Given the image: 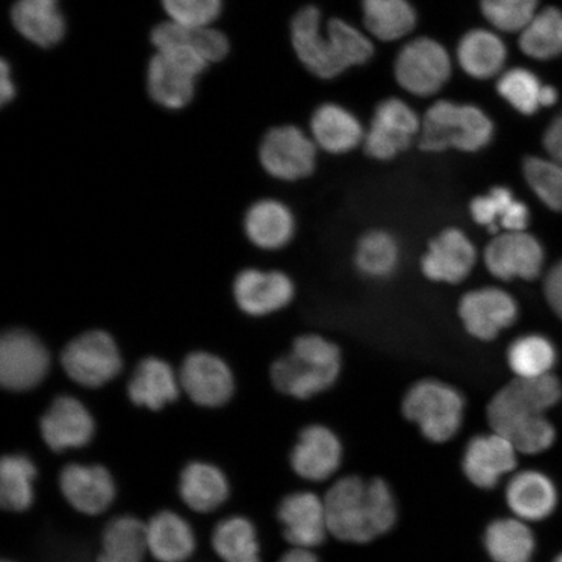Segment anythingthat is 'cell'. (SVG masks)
Instances as JSON below:
<instances>
[{
	"label": "cell",
	"instance_id": "obj_1",
	"mask_svg": "<svg viewBox=\"0 0 562 562\" xmlns=\"http://www.w3.org/2000/svg\"><path fill=\"white\" fill-rule=\"evenodd\" d=\"M325 505L329 532L348 543L372 542L391 531L397 519L395 495L381 477H342L327 492Z\"/></svg>",
	"mask_w": 562,
	"mask_h": 562
},
{
	"label": "cell",
	"instance_id": "obj_2",
	"mask_svg": "<svg viewBox=\"0 0 562 562\" xmlns=\"http://www.w3.org/2000/svg\"><path fill=\"white\" fill-rule=\"evenodd\" d=\"M562 390L552 374L516 378L491 400L488 422L517 449L536 445L550 427L544 413L559 403Z\"/></svg>",
	"mask_w": 562,
	"mask_h": 562
},
{
	"label": "cell",
	"instance_id": "obj_3",
	"mask_svg": "<svg viewBox=\"0 0 562 562\" xmlns=\"http://www.w3.org/2000/svg\"><path fill=\"white\" fill-rule=\"evenodd\" d=\"M341 371L340 349L318 335L294 340L290 353L272 363L273 386L286 396L306 400L331 389Z\"/></svg>",
	"mask_w": 562,
	"mask_h": 562
},
{
	"label": "cell",
	"instance_id": "obj_4",
	"mask_svg": "<svg viewBox=\"0 0 562 562\" xmlns=\"http://www.w3.org/2000/svg\"><path fill=\"white\" fill-rule=\"evenodd\" d=\"M494 132V123L476 105L438 101L422 119L419 147L428 153H475L491 143Z\"/></svg>",
	"mask_w": 562,
	"mask_h": 562
},
{
	"label": "cell",
	"instance_id": "obj_5",
	"mask_svg": "<svg viewBox=\"0 0 562 562\" xmlns=\"http://www.w3.org/2000/svg\"><path fill=\"white\" fill-rule=\"evenodd\" d=\"M403 412L426 439L445 442L460 431L465 400L452 385L426 379L406 392Z\"/></svg>",
	"mask_w": 562,
	"mask_h": 562
},
{
	"label": "cell",
	"instance_id": "obj_6",
	"mask_svg": "<svg viewBox=\"0 0 562 562\" xmlns=\"http://www.w3.org/2000/svg\"><path fill=\"white\" fill-rule=\"evenodd\" d=\"M209 63L181 46L157 50L147 66L146 87L151 100L167 110H181L192 102L196 79Z\"/></svg>",
	"mask_w": 562,
	"mask_h": 562
},
{
	"label": "cell",
	"instance_id": "obj_7",
	"mask_svg": "<svg viewBox=\"0 0 562 562\" xmlns=\"http://www.w3.org/2000/svg\"><path fill=\"white\" fill-rule=\"evenodd\" d=\"M60 363L70 381L94 390L121 374L123 358L114 337L102 329H91L67 344Z\"/></svg>",
	"mask_w": 562,
	"mask_h": 562
},
{
	"label": "cell",
	"instance_id": "obj_8",
	"mask_svg": "<svg viewBox=\"0 0 562 562\" xmlns=\"http://www.w3.org/2000/svg\"><path fill=\"white\" fill-rule=\"evenodd\" d=\"M452 75V61L440 42L422 37L400 50L395 60L398 86L417 97H431L446 86Z\"/></svg>",
	"mask_w": 562,
	"mask_h": 562
},
{
	"label": "cell",
	"instance_id": "obj_9",
	"mask_svg": "<svg viewBox=\"0 0 562 562\" xmlns=\"http://www.w3.org/2000/svg\"><path fill=\"white\" fill-rule=\"evenodd\" d=\"M50 353L38 336L12 328L0 340V383L11 392H26L45 381Z\"/></svg>",
	"mask_w": 562,
	"mask_h": 562
},
{
	"label": "cell",
	"instance_id": "obj_10",
	"mask_svg": "<svg viewBox=\"0 0 562 562\" xmlns=\"http://www.w3.org/2000/svg\"><path fill=\"white\" fill-rule=\"evenodd\" d=\"M316 147L299 126H276L266 133L259 146V160L272 178L297 181L314 172Z\"/></svg>",
	"mask_w": 562,
	"mask_h": 562
},
{
	"label": "cell",
	"instance_id": "obj_11",
	"mask_svg": "<svg viewBox=\"0 0 562 562\" xmlns=\"http://www.w3.org/2000/svg\"><path fill=\"white\" fill-rule=\"evenodd\" d=\"M422 121L398 98H389L378 104L374 116L364 135V151L378 160H391L409 149L414 137L419 136Z\"/></svg>",
	"mask_w": 562,
	"mask_h": 562
},
{
	"label": "cell",
	"instance_id": "obj_12",
	"mask_svg": "<svg viewBox=\"0 0 562 562\" xmlns=\"http://www.w3.org/2000/svg\"><path fill=\"white\" fill-rule=\"evenodd\" d=\"M181 391L202 407L226 405L235 393V376L228 363L209 351H193L179 370Z\"/></svg>",
	"mask_w": 562,
	"mask_h": 562
},
{
	"label": "cell",
	"instance_id": "obj_13",
	"mask_svg": "<svg viewBox=\"0 0 562 562\" xmlns=\"http://www.w3.org/2000/svg\"><path fill=\"white\" fill-rule=\"evenodd\" d=\"M41 437L53 452L87 447L93 440L95 422L79 398L56 397L40 422Z\"/></svg>",
	"mask_w": 562,
	"mask_h": 562
},
{
	"label": "cell",
	"instance_id": "obj_14",
	"mask_svg": "<svg viewBox=\"0 0 562 562\" xmlns=\"http://www.w3.org/2000/svg\"><path fill=\"white\" fill-rule=\"evenodd\" d=\"M544 252L537 238L525 231L504 232L484 250V263L497 279L532 280L542 270Z\"/></svg>",
	"mask_w": 562,
	"mask_h": 562
},
{
	"label": "cell",
	"instance_id": "obj_15",
	"mask_svg": "<svg viewBox=\"0 0 562 562\" xmlns=\"http://www.w3.org/2000/svg\"><path fill=\"white\" fill-rule=\"evenodd\" d=\"M59 488L75 510L89 517L108 512L116 497V484L108 468L69 463L59 474Z\"/></svg>",
	"mask_w": 562,
	"mask_h": 562
},
{
	"label": "cell",
	"instance_id": "obj_16",
	"mask_svg": "<svg viewBox=\"0 0 562 562\" xmlns=\"http://www.w3.org/2000/svg\"><path fill=\"white\" fill-rule=\"evenodd\" d=\"M459 313L467 331L477 340L491 341L516 322L518 307L510 294L498 288H482L465 294Z\"/></svg>",
	"mask_w": 562,
	"mask_h": 562
},
{
	"label": "cell",
	"instance_id": "obj_17",
	"mask_svg": "<svg viewBox=\"0 0 562 562\" xmlns=\"http://www.w3.org/2000/svg\"><path fill=\"white\" fill-rule=\"evenodd\" d=\"M232 291L238 308L258 318L281 311L294 296L293 281L284 272L257 269L238 272Z\"/></svg>",
	"mask_w": 562,
	"mask_h": 562
},
{
	"label": "cell",
	"instance_id": "obj_18",
	"mask_svg": "<svg viewBox=\"0 0 562 562\" xmlns=\"http://www.w3.org/2000/svg\"><path fill=\"white\" fill-rule=\"evenodd\" d=\"M278 517L293 548L312 550L325 542L328 530L325 501L312 492H294L281 501Z\"/></svg>",
	"mask_w": 562,
	"mask_h": 562
},
{
	"label": "cell",
	"instance_id": "obj_19",
	"mask_svg": "<svg viewBox=\"0 0 562 562\" xmlns=\"http://www.w3.org/2000/svg\"><path fill=\"white\" fill-rule=\"evenodd\" d=\"M517 467V449L503 435H477L463 453L462 469L474 486L491 490Z\"/></svg>",
	"mask_w": 562,
	"mask_h": 562
},
{
	"label": "cell",
	"instance_id": "obj_20",
	"mask_svg": "<svg viewBox=\"0 0 562 562\" xmlns=\"http://www.w3.org/2000/svg\"><path fill=\"white\" fill-rule=\"evenodd\" d=\"M342 446L326 426L313 425L301 431L291 453L293 472L302 480L322 482L340 468Z\"/></svg>",
	"mask_w": 562,
	"mask_h": 562
},
{
	"label": "cell",
	"instance_id": "obj_21",
	"mask_svg": "<svg viewBox=\"0 0 562 562\" xmlns=\"http://www.w3.org/2000/svg\"><path fill=\"white\" fill-rule=\"evenodd\" d=\"M476 249L462 231L449 228L435 238L422 258L425 277L441 283L459 284L472 273Z\"/></svg>",
	"mask_w": 562,
	"mask_h": 562
},
{
	"label": "cell",
	"instance_id": "obj_22",
	"mask_svg": "<svg viewBox=\"0 0 562 562\" xmlns=\"http://www.w3.org/2000/svg\"><path fill=\"white\" fill-rule=\"evenodd\" d=\"M180 393L179 372L158 357L144 358L128 383L131 402L151 412L165 409L179 398Z\"/></svg>",
	"mask_w": 562,
	"mask_h": 562
},
{
	"label": "cell",
	"instance_id": "obj_23",
	"mask_svg": "<svg viewBox=\"0 0 562 562\" xmlns=\"http://www.w3.org/2000/svg\"><path fill=\"white\" fill-rule=\"evenodd\" d=\"M11 20L25 40L42 48L60 44L67 33L59 0H16L12 5Z\"/></svg>",
	"mask_w": 562,
	"mask_h": 562
},
{
	"label": "cell",
	"instance_id": "obj_24",
	"mask_svg": "<svg viewBox=\"0 0 562 562\" xmlns=\"http://www.w3.org/2000/svg\"><path fill=\"white\" fill-rule=\"evenodd\" d=\"M226 474L213 463L193 461L182 469L179 495L187 507L200 515L220 509L229 497Z\"/></svg>",
	"mask_w": 562,
	"mask_h": 562
},
{
	"label": "cell",
	"instance_id": "obj_25",
	"mask_svg": "<svg viewBox=\"0 0 562 562\" xmlns=\"http://www.w3.org/2000/svg\"><path fill=\"white\" fill-rule=\"evenodd\" d=\"M296 223L283 202L261 200L252 203L244 217V231L252 245L262 250H279L290 244Z\"/></svg>",
	"mask_w": 562,
	"mask_h": 562
},
{
	"label": "cell",
	"instance_id": "obj_26",
	"mask_svg": "<svg viewBox=\"0 0 562 562\" xmlns=\"http://www.w3.org/2000/svg\"><path fill=\"white\" fill-rule=\"evenodd\" d=\"M147 551L158 562H186L195 551L192 526L178 513L161 510L146 524Z\"/></svg>",
	"mask_w": 562,
	"mask_h": 562
},
{
	"label": "cell",
	"instance_id": "obj_27",
	"mask_svg": "<svg viewBox=\"0 0 562 562\" xmlns=\"http://www.w3.org/2000/svg\"><path fill=\"white\" fill-rule=\"evenodd\" d=\"M311 130L315 145L329 154L355 150L367 135L357 116L336 103L322 104L314 111Z\"/></svg>",
	"mask_w": 562,
	"mask_h": 562
},
{
	"label": "cell",
	"instance_id": "obj_28",
	"mask_svg": "<svg viewBox=\"0 0 562 562\" xmlns=\"http://www.w3.org/2000/svg\"><path fill=\"white\" fill-rule=\"evenodd\" d=\"M507 503L522 521H542L557 508L558 491L550 477L543 473L525 470L513 476L508 483Z\"/></svg>",
	"mask_w": 562,
	"mask_h": 562
},
{
	"label": "cell",
	"instance_id": "obj_29",
	"mask_svg": "<svg viewBox=\"0 0 562 562\" xmlns=\"http://www.w3.org/2000/svg\"><path fill=\"white\" fill-rule=\"evenodd\" d=\"M507 58L504 41L486 30L468 32L457 46V59L463 72L476 80H488L501 75Z\"/></svg>",
	"mask_w": 562,
	"mask_h": 562
},
{
	"label": "cell",
	"instance_id": "obj_30",
	"mask_svg": "<svg viewBox=\"0 0 562 562\" xmlns=\"http://www.w3.org/2000/svg\"><path fill=\"white\" fill-rule=\"evenodd\" d=\"M150 40L156 50L172 46L186 47L201 55L209 65L223 60L229 53L227 35L210 26L192 27L166 21L154 27Z\"/></svg>",
	"mask_w": 562,
	"mask_h": 562
},
{
	"label": "cell",
	"instance_id": "obj_31",
	"mask_svg": "<svg viewBox=\"0 0 562 562\" xmlns=\"http://www.w3.org/2000/svg\"><path fill=\"white\" fill-rule=\"evenodd\" d=\"M291 31L294 52L308 72L323 80L335 79L325 52L321 11L314 5L300 10L292 20Z\"/></svg>",
	"mask_w": 562,
	"mask_h": 562
},
{
	"label": "cell",
	"instance_id": "obj_32",
	"mask_svg": "<svg viewBox=\"0 0 562 562\" xmlns=\"http://www.w3.org/2000/svg\"><path fill=\"white\" fill-rule=\"evenodd\" d=\"M470 213L475 223L491 232L525 231L530 220L529 209L504 187H496L486 195L476 196L470 203Z\"/></svg>",
	"mask_w": 562,
	"mask_h": 562
},
{
	"label": "cell",
	"instance_id": "obj_33",
	"mask_svg": "<svg viewBox=\"0 0 562 562\" xmlns=\"http://www.w3.org/2000/svg\"><path fill=\"white\" fill-rule=\"evenodd\" d=\"M147 552L146 524L121 516L105 525L97 562H143Z\"/></svg>",
	"mask_w": 562,
	"mask_h": 562
},
{
	"label": "cell",
	"instance_id": "obj_34",
	"mask_svg": "<svg viewBox=\"0 0 562 562\" xmlns=\"http://www.w3.org/2000/svg\"><path fill=\"white\" fill-rule=\"evenodd\" d=\"M488 557L495 562H529L536 538L522 519L502 518L487 526L483 538Z\"/></svg>",
	"mask_w": 562,
	"mask_h": 562
},
{
	"label": "cell",
	"instance_id": "obj_35",
	"mask_svg": "<svg viewBox=\"0 0 562 562\" xmlns=\"http://www.w3.org/2000/svg\"><path fill=\"white\" fill-rule=\"evenodd\" d=\"M364 25L375 38L402 40L417 24V13L409 0H362Z\"/></svg>",
	"mask_w": 562,
	"mask_h": 562
},
{
	"label": "cell",
	"instance_id": "obj_36",
	"mask_svg": "<svg viewBox=\"0 0 562 562\" xmlns=\"http://www.w3.org/2000/svg\"><path fill=\"white\" fill-rule=\"evenodd\" d=\"M211 544L223 562H261V547L250 519L234 516L215 526Z\"/></svg>",
	"mask_w": 562,
	"mask_h": 562
},
{
	"label": "cell",
	"instance_id": "obj_37",
	"mask_svg": "<svg viewBox=\"0 0 562 562\" xmlns=\"http://www.w3.org/2000/svg\"><path fill=\"white\" fill-rule=\"evenodd\" d=\"M37 477L30 457L7 454L0 462V505L7 512L23 513L34 502V481Z\"/></svg>",
	"mask_w": 562,
	"mask_h": 562
},
{
	"label": "cell",
	"instance_id": "obj_38",
	"mask_svg": "<svg viewBox=\"0 0 562 562\" xmlns=\"http://www.w3.org/2000/svg\"><path fill=\"white\" fill-rule=\"evenodd\" d=\"M519 48L529 58L550 60L562 53V13L548 7L524 27Z\"/></svg>",
	"mask_w": 562,
	"mask_h": 562
},
{
	"label": "cell",
	"instance_id": "obj_39",
	"mask_svg": "<svg viewBox=\"0 0 562 562\" xmlns=\"http://www.w3.org/2000/svg\"><path fill=\"white\" fill-rule=\"evenodd\" d=\"M356 266L364 277L384 279L392 276L400 261L395 238L383 231H372L357 245Z\"/></svg>",
	"mask_w": 562,
	"mask_h": 562
},
{
	"label": "cell",
	"instance_id": "obj_40",
	"mask_svg": "<svg viewBox=\"0 0 562 562\" xmlns=\"http://www.w3.org/2000/svg\"><path fill=\"white\" fill-rule=\"evenodd\" d=\"M554 358L552 344L537 335L519 337L508 350L509 367L518 378L551 374Z\"/></svg>",
	"mask_w": 562,
	"mask_h": 562
},
{
	"label": "cell",
	"instance_id": "obj_41",
	"mask_svg": "<svg viewBox=\"0 0 562 562\" xmlns=\"http://www.w3.org/2000/svg\"><path fill=\"white\" fill-rule=\"evenodd\" d=\"M326 32L333 41L336 59L344 72L350 67L367 65L374 56V46L368 35L347 21L329 20Z\"/></svg>",
	"mask_w": 562,
	"mask_h": 562
},
{
	"label": "cell",
	"instance_id": "obj_42",
	"mask_svg": "<svg viewBox=\"0 0 562 562\" xmlns=\"http://www.w3.org/2000/svg\"><path fill=\"white\" fill-rule=\"evenodd\" d=\"M542 82L536 74L525 68H513L501 76L497 81V91L513 109L527 116L537 114L542 108L540 94Z\"/></svg>",
	"mask_w": 562,
	"mask_h": 562
},
{
	"label": "cell",
	"instance_id": "obj_43",
	"mask_svg": "<svg viewBox=\"0 0 562 562\" xmlns=\"http://www.w3.org/2000/svg\"><path fill=\"white\" fill-rule=\"evenodd\" d=\"M524 175L547 207L562 211V165L554 160L529 157L524 161Z\"/></svg>",
	"mask_w": 562,
	"mask_h": 562
},
{
	"label": "cell",
	"instance_id": "obj_44",
	"mask_svg": "<svg viewBox=\"0 0 562 562\" xmlns=\"http://www.w3.org/2000/svg\"><path fill=\"white\" fill-rule=\"evenodd\" d=\"M539 0H481V10L497 31L516 33L537 15Z\"/></svg>",
	"mask_w": 562,
	"mask_h": 562
},
{
	"label": "cell",
	"instance_id": "obj_45",
	"mask_svg": "<svg viewBox=\"0 0 562 562\" xmlns=\"http://www.w3.org/2000/svg\"><path fill=\"white\" fill-rule=\"evenodd\" d=\"M170 21L176 24L206 27L221 16L223 0H160Z\"/></svg>",
	"mask_w": 562,
	"mask_h": 562
},
{
	"label": "cell",
	"instance_id": "obj_46",
	"mask_svg": "<svg viewBox=\"0 0 562 562\" xmlns=\"http://www.w3.org/2000/svg\"><path fill=\"white\" fill-rule=\"evenodd\" d=\"M544 291L548 302L562 319V261L548 273Z\"/></svg>",
	"mask_w": 562,
	"mask_h": 562
},
{
	"label": "cell",
	"instance_id": "obj_47",
	"mask_svg": "<svg viewBox=\"0 0 562 562\" xmlns=\"http://www.w3.org/2000/svg\"><path fill=\"white\" fill-rule=\"evenodd\" d=\"M543 144L552 160L562 165V112L554 121L548 126Z\"/></svg>",
	"mask_w": 562,
	"mask_h": 562
},
{
	"label": "cell",
	"instance_id": "obj_48",
	"mask_svg": "<svg viewBox=\"0 0 562 562\" xmlns=\"http://www.w3.org/2000/svg\"><path fill=\"white\" fill-rule=\"evenodd\" d=\"M16 97L15 81L12 79V69L9 61L2 60L0 65V103L9 104Z\"/></svg>",
	"mask_w": 562,
	"mask_h": 562
},
{
	"label": "cell",
	"instance_id": "obj_49",
	"mask_svg": "<svg viewBox=\"0 0 562 562\" xmlns=\"http://www.w3.org/2000/svg\"><path fill=\"white\" fill-rule=\"evenodd\" d=\"M279 562H321L311 550H302V548H293L288 551Z\"/></svg>",
	"mask_w": 562,
	"mask_h": 562
},
{
	"label": "cell",
	"instance_id": "obj_50",
	"mask_svg": "<svg viewBox=\"0 0 562 562\" xmlns=\"http://www.w3.org/2000/svg\"><path fill=\"white\" fill-rule=\"evenodd\" d=\"M559 100L558 90L550 86H543L542 94H540V103L542 108H551Z\"/></svg>",
	"mask_w": 562,
	"mask_h": 562
},
{
	"label": "cell",
	"instance_id": "obj_51",
	"mask_svg": "<svg viewBox=\"0 0 562 562\" xmlns=\"http://www.w3.org/2000/svg\"><path fill=\"white\" fill-rule=\"evenodd\" d=\"M554 562H562V553H561V554H559L558 559H557V560H554Z\"/></svg>",
	"mask_w": 562,
	"mask_h": 562
},
{
	"label": "cell",
	"instance_id": "obj_52",
	"mask_svg": "<svg viewBox=\"0 0 562 562\" xmlns=\"http://www.w3.org/2000/svg\"><path fill=\"white\" fill-rule=\"evenodd\" d=\"M3 562H13V561H3Z\"/></svg>",
	"mask_w": 562,
	"mask_h": 562
}]
</instances>
